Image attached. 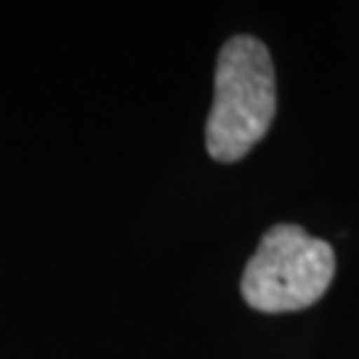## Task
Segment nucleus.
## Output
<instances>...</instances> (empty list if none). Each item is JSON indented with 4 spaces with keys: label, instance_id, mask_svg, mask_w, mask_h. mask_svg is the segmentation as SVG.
<instances>
[{
    "label": "nucleus",
    "instance_id": "nucleus-1",
    "mask_svg": "<svg viewBox=\"0 0 359 359\" xmlns=\"http://www.w3.org/2000/svg\"><path fill=\"white\" fill-rule=\"evenodd\" d=\"M277 115V80L269 48L250 35L224 43L216 93L205 123V147L218 163H237L269 130Z\"/></svg>",
    "mask_w": 359,
    "mask_h": 359
},
{
    "label": "nucleus",
    "instance_id": "nucleus-2",
    "mask_svg": "<svg viewBox=\"0 0 359 359\" xmlns=\"http://www.w3.org/2000/svg\"><path fill=\"white\" fill-rule=\"evenodd\" d=\"M335 274L333 248L295 224L271 226L243 274V298L266 314L317 304Z\"/></svg>",
    "mask_w": 359,
    "mask_h": 359
}]
</instances>
